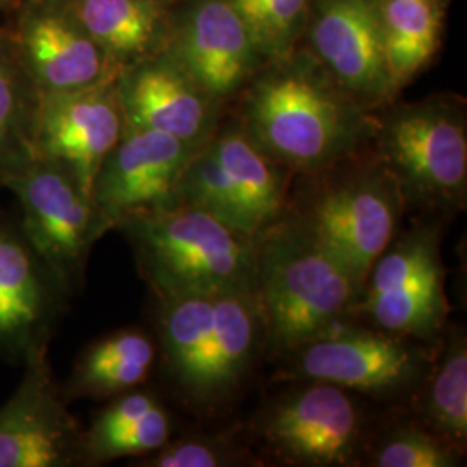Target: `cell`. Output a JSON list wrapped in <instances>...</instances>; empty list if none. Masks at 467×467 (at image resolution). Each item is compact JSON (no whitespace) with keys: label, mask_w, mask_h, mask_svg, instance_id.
<instances>
[{"label":"cell","mask_w":467,"mask_h":467,"mask_svg":"<svg viewBox=\"0 0 467 467\" xmlns=\"http://www.w3.org/2000/svg\"><path fill=\"white\" fill-rule=\"evenodd\" d=\"M241 127L287 171L317 175L372 140L374 118L317 59L291 52L246 85Z\"/></svg>","instance_id":"cell-1"},{"label":"cell","mask_w":467,"mask_h":467,"mask_svg":"<svg viewBox=\"0 0 467 467\" xmlns=\"http://www.w3.org/2000/svg\"><path fill=\"white\" fill-rule=\"evenodd\" d=\"M254 295L265 345L289 355L347 322L362 287L289 212L256 239Z\"/></svg>","instance_id":"cell-2"},{"label":"cell","mask_w":467,"mask_h":467,"mask_svg":"<svg viewBox=\"0 0 467 467\" xmlns=\"http://www.w3.org/2000/svg\"><path fill=\"white\" fill-rule=\"evenodd\" d=\"M118 231L160 298L254 293L256 239L196 208L175 204L121 220Z\"/></svg>","instance_id":"cell-3"},{"label":"cell","mask_w":467,"mask_h":467,"mask_svg":"<svg viewBox=\"0 0 467 467\" xmlns=\"http://www.w3.org/2000/svg\"><path fill=\"white\" fill-rule=\"evenodd\" d=\"M322 182L301 196L293 217L364 287L368 272L399 234L405 200L379 158L353 156L317 173Z\"/></svg>","instance_id":"cell-4"},{"label":"cell","mask_w":467,"mask_h":467,"mask_svg":"<svg viewBox=\"0 0 467 467\" xmlns=\"http://www.w3.org/2000/svg\"><path fill=\"white\" fill-rule=\"evenodd\" d=\"M372 140L405 206L430 213L464 210L467 130L459 102L431 98L399 106L374 119Z\"/></svg>","instance_id":"cell-5"},{"label":"cell","mask_w":467,"mask_h":467,"mask_svg":"<svg viewBox=\"0 0 467 467\" xmlns=\"http://www.w3.org/2000/svg\"><path fill=\"white\" fill-rule=\"evenodd\" d=\"M441 227L420 222L397 234L378 256L362 287L357 310L384 333L430 341L449 316Z\"/></svg>","instance_id":"cell-6"},{"label":"cell","mask_w":467,"mask_h":467,"mask_svg":"<svg viewBox=\"0 0 467 467\" xmlns=\"http://www.w3.org/2000/svg\"><path fill=\"white\" fill-rule=\"evenodd\" d=\"M422 341L341 322L287 355V376L322 381L376 399L401 397L426 383L433 357Z\"/></svg>","instance_id":"cell-7"},{"label":"cell","mask_w":467,"mask_h":467,"mask_svg":"<svg viewBox=\"0 0 467 467\" xmlns=\"http://www.w3.org/2000/svg\"><path fill=\"white\" fill-rule=\"evenodd\" d=\"M19 202V225L73 295L92 246L104 235L92 198L65 165L34 156L5 182Z\"/></svg>","instance_id":"cell-8"},{"label":"cell","mask_w":467,"mask_h":467,"mask_svg":"<svg viewBox=\"0 0 467 467\" xmlns=\"http://www.w3.org/2000/svg\"><path fill=\"white\" fill-rule=\"evenodd\" d=\"M260 433L291 464L351 466L362 451L364 419L348 389L306 381L268 407Z\"/></svg>","instance_id":"cell-9"},{"label":"cell","mask_w":467,"mask_h":467,"mask_svg":"<svg viewBox=\"0 0 467 467\" xmlns=\"http://www.w3.org/2000/svg\"><path fill=\"white\" fill-rule=\"evenodd\" d=\"M198 150L171 135L125 125L92 185L102 233L135 213L175 206L181 173Z\"/></svg>","instance_id":"cell-10"},{"label":"cell","mask_w":467,"mask_h":467,"mask_svg":"<svg viewBox=\"0 0 467 467\" xmlns=\"http://www.w3.org/2000/svg\"><path fill=\"white\" fill-rule=\"evenodd\" d=\"M69 296L19 220L0 215V360L25 364L34 351L49 347Z\"/></svg>","instance_id":"cell-11"},{"label":"cell","mask_w":467,"mask_h":467,"mask_svg":"<svg viewBox=\"0 0 467 467\" xmlns=\"http://www.w3.org/2000/svg\"><path fill=\"white\" fill-rule=\"evenodd\" d=\"M49 362V347L25 360V374L0 407V467H67L82 462V431Z\"/></svg>","instance_id":"cell-12"},{"label":"cell","mask_w":467,"mask_h":467,"mask_svg":"<svg viewBox=\"0 0 467 467\" xmlns=\"http://www.w3.org/2000/svg\"><path fill=\"white\" fill-rule=\"evenodd\" d=\"M308 23L316 59L366 109L399 92L384 59L379 0H316Z\"/></svg>","instance_id":"cell-13"},{"label":"cell","mask_w":467,"mask_h":467,"mask_svg":"<svg viewBox=\"0 0 467 467\" xmlns=\"http://www.w3.org/2000/svg\"><path fill=\"white\" fill-rule=\"evenodd\" d=\"M117 94L125 125L201 148L217 132L220 104L163 49L123 67Z\"/></svg>","instance_id":"cell-14"},{"label":"cell","mask_w":467,"mask_h":467,"mask_svg":"<svg viewBox=\"0 0 467 467\" xmlns=\"http://www.w3.org/2000/svg\"><path fill=\"white\" fill-rule=\"evenodd\" d=\"M115 82L40 94L36 104V156L65 165L88 196L100 163L115 148L125 127Z\"/></svg>","instance_id":"cell-15"},{"label":"cell","mask_w":467,"mask_h":467,"mask_svg":"<svg viewBox=\"0 0 467 467\" xmlns=\"http://www.w3.org/2000/svg\"><path fill=\"white\" fill-rule=\"evenodd\" d=\"M165 49L222 102L250 84L265 65L229 0H191Z\"/></svg>","instance_id":"cell-16"},{"label":"cell","mask_w":467,"mask_h":467,"mask_svg":"<svg viewBox=\"0 0 467 467\" xmlns=\"http://www.w3.org/2000/svg\"><path fill=\"white\" fill-rule=\"evenodd\" d=\"M13 38L40 94L106 84L121 71L67 7H25Z\"/></svg>","instance_id":"cell-17"},{"label":"cell","mask_w":467,"mask_h":467,"mask_svg":"<svg viewBox=\"0 0 467 467\" xmlns=\"http://www.w3.org/2000/svg\"><path fill=\"white\" fill-rule=\"evenodd\" d=\"M264 343V320L256 295L220 293L213 324L192 366L175 384L196 405H217L243 381Z\"/></svg>","instance_id":"cell-18"},{"label":"cell","mask_w":467,"mask_h":467,"mask_svg":"<svg viewBox=\"0 0 467 467\" xmlns=\"http://www.w3.org/2000/svg\"><path fill=\"white\" fill-rule=\"evenodd\" d=\"M67 9L121 69L165 47V0H69Z\"/></svg>","instance_id":"cell-19"},{"label":"cell","mask_w":467,"mask_h":467,"mask_svg":"<svg viewBox=\"0 0 467 467\" xmlns=\"http://www.w3.org/2000/svg\"><path fill=\"white\" fill-rule=\"evenodd\" d=\"M210 146L243 202L256 235L287 213L285 168L260 150L241 123H229L210 139Z\"/></svg>","instance_id":"cell-20"},{"label":"cell","mask_w":467,"mask_h":467,"mask_svg":"<svg viewBox=\"0 0 467 467\" xmlns=\"http://www.w3.org/2000/svg\"><path fill=\"white\" fill-rule=\"evenodd\" d=\"M156 358L150 336L137 329L109 334L90 345L78 358L67 397L106 399L144 383Z\"/></svg>","instance_id":"cell-21"},{"label":"cell","mask_w":467,"mask_h":467,"mask_svg":"<svg viewBox=\"0 0 467 467\" xmlns=\"http://www.w3.org/2000/svg\"><path fill=\"white\" fill-rule=\"evenodd\" d=\"M386 67L397 90L433 59L443 11L438 0H379Z\"/></svg>","instance_id":"cell-22"},{"label":"cell","mask_w":467,"mask_h":467,"mask_svg":"<svg viewBox=\"0 0 467 467\" xmlns=\"http://www.w3.org/2000/svg\"><path fill=\"white\" fill-rule=\"evenodd\" d=\"M40 92L17 54L15 38L0 40V191L34 156L35 113Z\"/></svg>","instance_id":"cell-23"},{"label":"cell","mask_w":467,"mask_h":467,"mask_svg":"<svg viewBox=\"0 0 467 467\" xmlns=\"http://www.w3.org/2000/svg\"><path fill=\"white\" fill-rule=\"evenodd\" d=\"M422 401L424 426L457 451L467 440V345L455 334L441 362L431 368Z\"/></svg>","instance_id":"cell-24"},{"label":"cell","mask_w":467,"mask_h":467,"mask_svg":"<svg viewBox=\"0 0 467 467\" xmlns=\"http://www.w3.org/2000/svg\"><path fill=\"white\" fill-rule=\"evenodd\" d=\"M177 204L196 208L217 218L235 233L258 239L250 217L227 179L210 140L187 161L175 189Z\"/></svg>","instance_id":"cell-25"},{"label":"cell","mask_w":467,"mask_h":467,"mask_svg":"<svg viewBox=\"0 0 467 467\" xmlns=\"http://www.w3.org/2000/svg\"><path fill=\"white\" fill-rule=\"evenodd\" d=\"M229 4L243 19L265 63L295 52L312 7V0H229Z\"/></svg>","instance_id":"cell-26"},{"label":"cell","mask_w":467,"mask_h":467,"mask_svg":"<svg viewBox=\"0 0 467 467\" xmlns=\"http://www.w3.org/2000/svg\"><path fill=\"white\" fill-rule=\"evenodd\" d=\"M171 438V419L158 403L144 418L113 433L96 438L82 436V462L102 464L121 457L148 455Z\"/></svg>","instance_id":"cell-27"},{"label":"cell","mask_w":467,"mask_h":467,"mask_svg":"<svg viewBox=\"0 0 467 467\" xmlns=\"http://www.w3.org/2000/svg\"><path fill=\"white\" fill-rule=\"evenodd\" d=\"M370 461L378 467H455L461 455L430 428L407 424L384 436Z\"/></svg>","instance_id":"cell-28"},{"label":"cell","mask_w":467,"mask_h":467,"mask_svg":"<svg viewBox=\"0 0 467 467\" xmlns=\"http://www.w3.org/2000/svg\"><path fill=\"white\" fill-rule=\"evenodd\" d=\"M237 447L225 438H182L152 451L144 466L150 467H223L239 462Z\"/></svg>","instance_id":"cell-29"},{"label":"cell","mask_w":467,"mask_h":467,"mask_svg":"<svg viewBox=\"0 0 467 467\" xmlns=\"http://www.w3.org/2000/svg\"><path fill=\"white\" fill-rule=\"evenodd\" d=\"M160 401L146 391H125L119 393L117 400L111 401L106 409L94 418L90 428L82 433L85 438H96L102 434L113 433L125 426H130L144 418Z\"/></svg>","instance_id":"cell-30"},{"label":"cell","mask_w":467,"mask_h":467,"mask_svg":"<svg viewBox=\"0 0 467 467\" xmlns=\"http://www.w3.org/2000/svg\"><path fill=\"white\" fill-rule=\"evenodd\" d=\"M23 7H67L69 0H19Z\"/></svg>","instance_id":"cell-31"},{"label":"cell","mask_w":467,"mask_h":467,"mask_svg":"<svg viewBox=\"0 0 467 467\" xmlns=\"http://www.w3.org/2000/svg\"><path fill=\"white\" fill-rule=\"evenodd\" d=\"M11 2H15V0H0V7H5V5L11 4Z\"/></svg>","instance_id":"cell-32"},{"label":"cell","mask_w":467,"mask_h":467,"mask_svg":"<svg viewBox=\"0 0 467 467\" xmlns=\"http://www.w3.org/2000/svg\"><path fill=\"white\" fill-rule=\"evenodd\" d=\"M2 36H4V32H0V40H2Z\"/></svg>","instance_id":"cell-33"}]
</instances>
